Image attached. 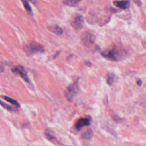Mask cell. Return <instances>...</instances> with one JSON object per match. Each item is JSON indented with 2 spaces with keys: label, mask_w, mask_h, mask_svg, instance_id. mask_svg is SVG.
<instances>
[{
  "label": "cell",
  "mask_w": 146,
  "mask_h": 146,
  "mask_svg": "<svg viewBox=\"0 0 146 146\" xmlns=\"http://www.w3.org/2000/svg\"><path fill=\"white\" fill-rule=\"evenodd\" d=\"M23 49L28 55H31L37 52H43L44 51L43 46L36 42H31L25 45Z\"/></svg>",
  "instance_id": "1"
},
{
  "label": "cell",
  "mask_w": 146,
  "mask_h": 146,
  "mask_svg": "<svg viewBox=\"0 0 146 146\" xmlns=\"http://www.w3.org/2000/svg\"><path fill=\"white\" fill-rule=\"evenodd\" d=\"M78 80L69 85L65 91L64 95L68 101H71L78 93Z\"/></svg>",
  "instance_id": "2"
},
{
  "label": "cell",
  "mask_w": 146,
  "mask_h": 146,
  "mask_svg": "<svg viewBox=\"0 0 146 146\" xmlns=\"http://www.w3.org/2000/svg\"><path fill=\"white\" fill-rule=\"evenodd\" d=\"M102 55L105 58L112 60H118L119 58V52L116 48L106 50L102 52Z\"/></svg>",
  "instance_id": "3"
},
{
  "label": "cell",
  "mask_w": 146,
  "mask_h": 146,
  "mask_svg": "<svg viewBox=\"0 0 146 146\" xmlns=\"http://www.w3.org/2000/svg\"><path fill=\"white\" fill-rule=\"evenodd\" d=\"M84 23L83 16L80 14H75L72 17L71 21V24L72 26L76 30L80 29Z\"/></svg>",
  "instance_id": "4"
},
{
  "label": "cell",
  "mask_w": 146,
  "mask_h": 146,
  "mask_svg": "<svg viewBox=\"0 0 146 146\" xmlns=\"http://www.w3.org/2000/svg\"><path fill=\"white\" fill-rule=\"evenodd\" d=\"M11 71L14 73L19 75L25 82L29 83V79L28 78L27 72L22 66H20V65L16 66L11 69Z\"/></svg>",
  "instance_id": "5"
},
{
  "label": "cell",
  "mask_w": 146,
  "mask_h": 146,
  "mask_svg": "<svg viewBox=\"0 0 146 146\" xmlns=\"http://www.w3.org/2000/svg\"><path fill=\"white\" fill-rule=\"evenodd\" d=\"M81 40L84 45L88 47L94 43L95 41V36L89 33L84 32L82 34Z\"/></svg>",
  "instance_id": "6"
},
{
  "label": "cell",
  "mask_w": 146,
  "mask_h": 146,
  "mask_svg": "<svg viewBox=\"0 0 146 146\" xmlns=\"http://www.w3.org/2000/svg\"><path fill=\"white\" fill-rule=\"evenodd\" d=\"M91 123V119L88 118V117H83L80 118L79 119L76 124H75V127L77 130L80 131L83 127L85 126H88L90 125Z\"/></svg>",
  "instance_id": "7"
},
{
  "label": "cell",
  "mask_w": 146,
  "mask_h": 146,
  "mask_svg": "<svg viewBox=\"0 0 146 146\" xmlns=\"http://www.w3.org/2000/svg\"><path fill=\"white\" fill-rule=\"evenodd\" d=\"M113 4L116 6L125 10L129 7L130 2L129 1H113Z\"/></svg>",
  "instance_id": "8"
},
{
  "label": "cell",
  "mask_w": 146,
  "mask_h": 146,
  "mask_svg": "<svg viewBox=\"0 0 146 146\" xmlns=\"http://www.w3.org/2000/svg\"><path fill=\"white\" fill-rule=\"evenodd\" d=\"M48 30L51 31L53 33H55L57 35H62L63 34V30L58 25H54V26H50L48 27Z\"/></svg>",
  "instance_id": "9"
},
{
  "label": "cell",
  "mask_w": 146,
  "mask_h": 146,
  "mask_svg": "<svg viewBox=\"0 0 146 146\" xmlns=\"http://www.w3.org/2000/svg\"><path fill=\"white\" fill-rule=\"evenodd\" d=\"M2 96V98H3L5 100H6V101H7L8 102L11 103L12 104H13V105H14V106H17V107H19V106H19V103L16 100H14V99H12V98L9 97V96Z\"/></svg>",
  "instance_id": "10"
},
{
  "label": "cell",
  "mask_w": 146,
  "mask_h": 146,
  "mask_svg": "<svg viewBox=\"0 0 146 146\" xmlns=\"http://www.w3.org/2000/svg\"><path fill=\"white\" fill-rule=\"evenodd\" d=\"M80 1L81 0H63V2L67 5L70 6H76L79 4Z\"/></svg>",
  "instance_id": "11"
},
{
  "label": "cell",
  "mask_w": 146,
  "mask_h": 146,
  "mask_svg": "<svg viewBox=\"0 0 146 146\" xmlns=\"http://www.w3.org/2000/svg\"><path fill=\"white\" fill-rule=\"evenodd\" d=\"M92 130L88 129L83 133V134L82 135V137L86 140H90L92 137Z\"/></svg>",
  "instance_id": "12"
},
{
  "label": "cell",
  "mask_w": 146,
  "mask_h": 146,
  "mask_svg": "<svg viewBox=\"0 0 146 146\" xmlns=\"http://www.w3.org/2000/svg\"><path fill=\"white\" fill-rule=\"evenodd\" d=\"M21 1L22 2V4H23L25 9H26V10L29 13H31L32 10H31V8L29 3L27 2V1L26 0H21Z\"/></svg>",
  "instance_id": "13"
},
{
  "label": "cell",
  "mask_w": 146,
  "mask_h": 146,
  "mask_svg": "<svg viewBox=\"0 0 146 146\" xmlns=\"http://www.w3.org/2000/svg\"><path fill=\"white\" fill-rule=\"evenodd\" d=\"M113 80H114V75L113 74L110 73L108 75L107 79V83L108 85L111 86L113 82Z\"/></svg>",
  "instance_id": "14"
},
{
  "label": "cell",
  "mask_w": 146,
  "mask_h": 146,
  "mask_svg": "<svg viewBox=\"0 0 146 146\" xmlns=\"http://www.w3.org/2000/svg\"><path fill=\"white\" fill-rule=\"evenodd\" d=\"M0 104H1L4 108H5V109L7 110L11 111L14 110V108H13L12 107H11V106H10L9 105L6 104L5 103H4L3 102H2V101L1 100H0Z\"/></svg>",
  "instance_id": "15"
},
{
  "label": "cell",
  "mask_w": 146,
  "mask_h": 146,
  "mask_svg": "<svg viewBox=\"0 0 146 146\" xmlns=\"http://www.w3.org/2000/svg\"><path fill=\"white\" fill-rule=\"evenodd\" d=\"M137 84L139 85V86H141V80H139L137 81Z\"/></svg>",
  "instance_id": "16"
},
{
  "label": "cell",
  "mask_w": 146,
  "mask_h": 146,
  "mask_svg": "<svg viewBox=\"0 0 146 146\" xmlns=\"http://www.w3.org/2000/svg\"><path fill=\"white\" fill-rule=\"evenodd\" d=\"M29 1H30L31 2H32L34 4H35L36 3V0H29Z\"/></svg>",
  "instance_id": "17"
}]
</instances>
